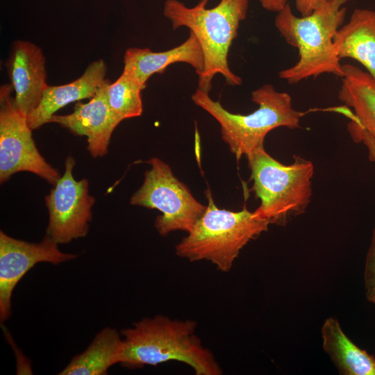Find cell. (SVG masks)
Here are the masks:
<instances>
[{
  "mask_svg": "<svg viewBox=\"0 0 375 375\" xmlns=\"http://www.w3.org/2000/svg\"><path fill=\"white\" fill-rule=\"evenodd\" d=\"M143 88L124 74L106 87V94L112 112L122 121L140 116L143 112Z\"/></svg>",
  "mask_w": 375,
  "mask_h": 375,
  "instance_id": "obj_19",
  "label": "cell"
},
{
  "mask_svg": "<svg viewBox=\"0 0 375 375\" xmlns=\"http://www.w3.org/2000/svg\"><path fill=\"white\" fill-rule=\"evenodd\" d=\"M107 83L91 99L83 103L77 101L74 111L68 115H53L49 123H56L77 135L88 140V150L94 158L108 153L112 132L122 120L111 110L106 94Z\"/></svg>",
  "mask_w": 375,
  "mask_h": 375,
  "instance_id": "obj_11",
  "label": "cell"
},
{
  "mask_svg": "<svg viewBox=\"0 0 375 375\" xmlns=\"http://www.w3.org/2000/svg\"><path fill=\"white\" fill-rule=\"evenodd\" d=\"M321 333L322 347L340 374L375 375V358L345 335L336 318L326 319Z\"/></svg>",
  "mask_w": 375,
  "mask_h": 375,
  "instance_id": "obj_16",
  "label": "cell"
},
{
  "mask_svg": "<svg viewBox=\"0 0 375 375\" xmlns=\"http://www.w3.org/2000/svg\"><path fill=\"white\" fill-rule=\"evenodd\" d=\"M192 320L163 315L144 318L121 332L123 349L119 363L129 369L176 360L190 366L197 375H220L214 355L194 334Z\"/></svg>",
  "mask_w": 375,
  "mask_h": 375,
  "instance_id": "obj_1",
  "label": "cell"
},
{
  "mask_svg": "<svg viewBox=\"0 0 375 375\" xmlns=\"http://www.w3.org/2000/svg\"><path fill=\"white\" fill-rule=\"evenodd\" d=\"M192 100L217 121L222 140L238 160L263 149L265 138L273 129L299 128L303 115L293 108L288 93L277 91L272 84H265L252 92L251 100L258 108L248 115L228 111L219 101L212 99L209 92L199 88Z\"/></svg>",
  "mask_w": 375,
  "mask_h": 375,
  "instance_id": "obj_4",
  "label": "cell"
},
{
  "mask_svg": "<svg viewBox=\"0 0 375 375\" xmlns=\"http://www.w3.org/2000/svg\"><path fill=\"white\" fill-rule=\"evenodd\" d=\"M76 258L64 253L58 244L47 235L38 243L13 238L0 232V320L11 315L12 292L22 277L36 264L49 262L59 265Z\"/></svg>",
  "mask_w": 375,
  "mask_h": 375,
  "instance_id": "obj_10",
  "label": "cell"
},
{
  "mask_svg": "<svg viewBox=\"0 0 375 375\" xmlns=\"http://www.w3.org/2000/svg\"><path fill=\"white\" fill-rule=\"evenodd\" d=\"M12 88L4 85L0 90V181L19 172H29L54 185L60 174L38 151L27 117L10 96Z\"/></svg>",
  "mask_w": 375,
  "mask_h": 375,
  "instance_id": "obj_8",
  "label": "cell"
},
{
  "mask_svg": "<svg viewBox=\"0 0 375 375\" xmlns=\"http://www.w3.org/2000/svg\"><path fill=\"white\" fill-rule=\"evenodd\" d=\"M176 62L191 65L197 74L204 68L203 51L195 35L190 31L188 39L171 49L155 52L147 48L131 47L124 56L122 74L135 81L143 89L153 74H162L167 67Z\"/></svg>",
  "mask_w": 375,
  "mask_h": 375,
  "instance_id": "obj_13",
  "label": "cell"
},
{
  "mask_svg": "<svg viewBox=\"0 0 375 375\" xmlns=\"http://www.w3.org/2000/svg\"><path fill=\"white\" fill-rule=\"evenodd\" d=\"M325 0H294L295 6L301 16H306L318 8Z\"/></svg>",
  "mask_w": 375,
  "mask_h": 375,
  "instance_id": "obj_21",
  "label": "cell"
},
{
  "mask_svg": "<svg viewBox=\"0 0 375 375\" xmlns=\"http://www.w3.org/2000/svg\"><path fill=\"white\" fill-rule=\"evenodd\" d=\"M347 1L325 0L306 16L294 15L289 3L277 12L276 28L299 53L298 61L281 70L279 78L294 84L322 74L343 77V67L333 42L345 19L347 8L343 6Z\"/></svg>",
  "mask_w": 375,
  "mask_h": 375,
  "instance_id": "obj_2",
  "label": "cell"
},
{
  "mask_svg": "<svg viewBox=\"0 0 375 375\" xmlns=\"http://www.w3.org/2000/svg\"><path fill=\"white\" fill-rule=\"evenodd\" d=\"M247 158L253 190L260 201L253 212L255 217L269 224L284 225L306 211L312 197L314 166L311 161L294 156L292 164L283 165L264 148Z\"/></svg>",
  "mask_w": 375,
  "mask_h": 375,
  "instance_id": "obj_5",
  "label": "cell"
},
{
  "mask_svg": "<svg viewBox=\"0 0 375 375\" xmlns=\"http://www.w3.org/2000/svg\"><path fill=\"white\" fill-rule=\"evenodd\" d=\"M342 67L338 99L353 109L355 114L349 112L348 116L375 140V81L356 66L346 64Z\"/></svg>",
  "mask_w": 375,
  "mask_h": 375,
  "instance_id": "obj_17",
  "label": "cell"
},
{
  "mask_svg": "<svg viewBox=\"0 0 375 375\" xmlns=\"http://www.w3.org/2000/svg\"><path fill=\"white\" fill-rule=\"evenodd\" d=\"M360 141L367 147L369 160L375 162V140L367 132H363ZM364 279L367 299L371 303H375V227L367 253Z\"/></svg>",
  "mask_w": 375,
  "mask_h": 375,
  "instance_id": "obj_20",
  "label": "cell"
},
{
  "mask_svg": "<svg viewBox=\"0 0 375 375\" xmlns=\"http://www.w3.org/2000/svg\"><path fill=\"white\" fill-rule=\"evenodd\" d=\"M148 163L151 168L145 172L141 187L131 197V204L157 209L162 212L154 224L162 236L175 231L189 233L207 206L192 196L166 162L153 158Z\"/></svg>",
  "mask_w": 375,
  "mask_h": 375,
  "instance_id": "obj_7",
  "label": "cell"
},
{
  "mask_svg": "<svg viewBox=\"0 0 375 375\" xmlns=\"http://www.w3.org/2000/svg\"><path fill=\"white\" fill-rule=\"evenodd\" d=\"M208 0H200L193 7H188L178 0H166L163 14L172 23L174 30L187 27L201 47L204 68L198 76V88L209 92L212 80L221 74L231 86L240 85L242 78L228 66V55L233 41L238 36L240 24L247 13L248 0H220L207 8Z\"/></svg>",
  "mask_w": 375,
  "mask_h": 375,
  "instance_id": "obj_3",
  "label": "cell"
},
{
  "mask_svg": "<svg viewBox=\"0 0 375 375\" xmlns=\"http://www.w3.org/2000/svg\"><path fill=\"white\" fill-rule=\"evenodd\" d=\"M203 215L176 246V254L189 261H210L228 272L241 249L251 240L267 231L269 224L243 208L238 212L218 208L210 192Z\"/></svg>",
  "mask_w": 375,
  "mask_h": 375,
  "instance_id": "obj_6",
  "label": "cell"
},
{
  "mask_svg": "<svg viewBox=\"0 0 375 375\" xmlns=\"http://www.w3.org/2000/svg\"><path fill=\"white\" fill-rule=\"evenodd\" d=\"M75 160L71 156L65 162V172L45 197L49 212L47 235L57 244H67L85 237L92 220L95 199L89 194L86 178L74 179Z\"/></svg>",
  "mask_w": 375,
  "mask_h": 375,
  "instance_id": "obj_9",
  "label": "cell"
},
{
  "mask_svg": "<svg viewBox=\"0 0 375 375\" xmlns=\"http://www.w3.org/2000/svg\"><path fill=\"white\" fill-rule=\"evenodd\" d=\"M107 66L102 59L89 64L77 79L60 85H48L39 105L28 115L32 130L49 123L55 112L66 105L81 99L92 98L108 81L106 78Z\"/></svg>",
  "mask_w": 375,
  "mask_h": 375,
  "instance_id": "obj_14",
  "label": "cell"
},
{
  "mask_svg": "<svg viewBox=\"0 0 375 375\" xmlns=\"http://www.w3.org/2000/svg\"><path fill=\"white\" fill-rule=\"evenodd\" d=\"M46 59L40 47L26 40L13 42L6 64L14 103L26 117L40 103L48 87Z\"/></svg>",
  "mask_w": 375,
  "mask_h": 375,
  "instance_id": "obj_12",
  "label": "cell"
},
{
  "mask_svg": "<svg viewBox=\"0 0 375 375\" xmlns=\"http://www.w3.org/2000/svg\"><path fill=\"white\" fill-rule=\"evenodd\" d=\"M123 339L110 327L100 331L82 353L74 356L59 375H105L119 363Z\"/></svg>",
  "mask_w": 375,
  "mask_h": 375,
  "instance_id": "obj_18",
  "label": "cell"
},
{
  "mask_svg": "<svg viewBox=\"0 0 375 375\" xmlns=\"http://www.w3.org/2000/svg\"><path fill=\"white\" fill-rule=\"evenodd\" d=\"M262 7L269 11L279 12L288 3V0H258Z\"/></svg>",
  "mask_w": 375,
  "mask_h": 375,
  "instance_id": "obj_22",
  "label": "cell"
},
{
  "mask_svg": "<svg viewBox=\"0 0 375 375\" xmlns=\"http://www.w3.org/2000/svg\"><path fill=\"white\" fill-rule=\"evenodd\" d=\"M333 43L340 59L358 61L375 81L374 10L355 9L349 21L338 31Z\"/></svg>",
  "mask_w": 375,
  "mask_h": 375,
  "instance_id": "obj_15",
  "label": "cell"
}]
</instances>
